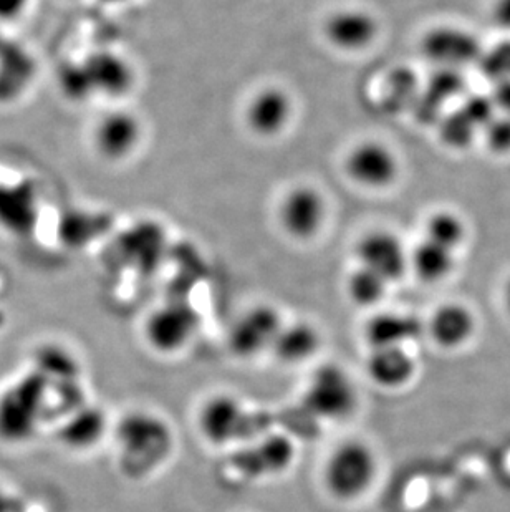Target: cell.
Listing matches in <instances>:
<instances>
[{"instance_id":"cell-18","label":"cell","mask_w":510,"mask_h":512,"mask_svg":"<svg viewBox=\"0 0 510 512\" xmlns=\"http://www.w3.org/2000/svg\"><path fill=\"white\" fill-rule=\"evenodd\" d=\"M295 450L292 441L284 435L267 436L259 445L242 453L237 464L242 473L260 478L264 474H279L294 461Z\"/></svg>"},{"instance_id":"cell-5","label":"cell","mask_w":510,"mask_h":512,"mask_svg":"<svg viewBox=\"0 0 510 512\" xmlns=\"http://www.w3.org/2000/svg\"><path fill=\"white\" fill-rule=\"evenodd\" d=\"M199 426L207 440L224 445L231 441L242 440L259 433V416L251 415L241 401L231 395H216L204 403Z\"/></svg>"},{"instance_id":"cell-24","label":"cell","mask_w":510,"mask_h":512,"mask_svg":"<svg viewBox=\"0 0 510 512\" xmlns=\"http://www.w3.org/2000/svg\"><path fill=\"white\" fill-rule=\"evenodd\" d=\"M105 426V415L102 411L85 406L63 426L62 438L73 448H88L100 441Z\"/></svg>"},{"instance_id":"cell-13","label":"cell","mask_w":510,"mask_h":512,"mask_svg":"<svg viewBox=\"0 0 510 512\" xmlns=\"http://www.w3.org/2000/svg\"><path fill=\"white\" fill-rule=\"evenodd\" d=\"M98 153L110 161L125 160L140 145L141 123L133 113L115 110L98 121L95 133Z\"/></svg>"},{"instance_id":"cell-16","label":"cell","mask_w":510,"mask_h":512,"mask_svg":"<svg viewBox=\"0 0 510 512\" xmlns=\"http://www.w3.org/2000/svg\"><path fill=\"white\" fill-rule=\"evenodd\" d=\"M37 221V191L30 181L0 184V228L25 236Z\"/></svg>"},{"instance_id":"cell-37","label":"cell","mask_w":510,"mask_h":512,"mask_svg":"<svg viewBox=\"0 0 510 512\" xmlns=\"http://www.w3.org/2000/svg\"><path fill=\"white\" fill-rule=\"evenodd\" d=\"M5 42H7V39H5L4 35H2V30H0V49L4 47Z\"/></svg>"},{"instance_id":"cell-31","label":"cell","mask_w":510,"mask_h":512,"mask_svg":"<svg viewBox=\"0 0 510 512\" xmlns=\"http://www.w3.org/2000/svg\"><path fill=\"white\" fill-rule=\"evenodd\" d=\"M32 0H0V24L20 19Z\"/></svg>"},{"instance_id":"cell-21","label":"cell","mask_w":510,"mask_h":512,"mask_svg":"<svg viewBox=\"0 0 510 512\" xmlns=\"http://www.w3.org/2000/svg\"><path fill=\"white\" fill-rule=\"evenodd\" d=\"M456 252L439 246L436 242L423 239L409 254V266L419 281L438 284L451 276L456 266Z\"/></svg>"},{"instance_id":"cell-27","label":"cell","mask_w":510,"mask_h":512,"mask_svg":"<svg viewBox=\"0 0 510 512\" xmlns=\"http://www.w3.org/2000/svg\"><path fill=\"white\" fill-rule=\"evenodd\" d=\"M477 65L494 85L510 80V40H502L491 49L482 50Z\"/></svg>"},{"instance_id":"cell-3","label":"cell","mask_w":510,"mask_h":512,"mask_svg":"<svg viewBox=\"0 0 510 512\" xmlns=\"http://www.w3.org/2000/svg\"><path fill=\"white\" fill-rule=\"evenodd\" d=\"M45 385L42 375L32 373L0 397V436L4 440L22 441L34 433L44 408Z\"/></svg>"},{"instance_id":"cell-25","label":"cell","mask_w":510,"mask_h":512,"mask_svg":"<svg viewBox=\"0 0 510 512\" xmlns=\"http://www.w3.org/2000/svg\"><path fill=\"white\" fill-rule=\"evenodd\" d=\"M467 237V226L459 214L453 211H438L431 214L424 228V239L436 242L439 246L458 251Z\"/></svg>"},{"instance_id":"cell-32","label":"cell","mask_w":510,"mask_h":512,"mask_svg":"<svg viewBox=\"0 0 510 512\" xmlns=\"http://www.w3.org/2000/svg\"><path fill=\"white\" fill-rule=\"evenodd\" d=\"M491 100L497 112L502 115H510V80L494 85Z\"/></svg>"},{"instance_id":"cell-2","label":"cell","mask_w":510,"mask_h":512,"mask_svg":"<svg viewBox=\"0 0 510 512\" xmlns=\"http://www.w3.org/2000/svg\"><path fill=\"white\" fill-rule=\"evenodd\" d=\"M375 478V453L361 441H347L338 446L325 466L328 491L343 501L360 498Z\"/></svg>"},{"instance_id":"cell-9","label":"cell","mask_w":510,"mask_h":512,"mask_svg":"<svg viewBox=\"0 0 510 512\" xmlns=\"http://www.w3.org/2000/svg\"><path fill=\"white\" fill-rule=\"evenodd\" d=\"M327 203L313 186H297L282 199L279 209L280 226L294 239H312L323 228Z\"/></svg>"},{"instance_id":"cell-26","label":"cell","mask_w":510,"mask_h":512,"mask_svg":"<svg viewBox=\"0 0 510 512\" xmlns=\"http://www.w3.org/2000/svg\"><path fill=\"white\" fill-rule=\"evenodd\" d=\"M388 285L390 284L383 277L360 266V269L353 272L348 281V292L358 305L370 307V305L378 304L385 297Z\"/></svg>"},{"instance_id":"cell-6","label":"cell","mask_w":510,"mask_h":512,"mask_svg":"<svg viewBox=\"0 0 510 512\" xmlns=\"http://www.w3.org/2000/svg\"><path fill=\"white\" fill-rule=\"evenodd\" d=\"M421 54L439 70H456L479 62L481 42L469 30L456 25H439L421 40Z\"/></svg>"},{"instance_id":"cell-8","label":"cell","mask_w":510,"mask_h":512,"mask_svg":"<svg viewBox=\"0 0 510 512\" xmlns=\"http://www.w3.org/2000/svg\"><path fill=\"white\" fill-rule=\"evenodd\" d=\"M199 327L196 310L186 302L159 307L146 322V339L159 352L173 353L188 345Z\"/></svg>"},{"instance_id":"cell-11","label":"cell","mask_w":510,"mask_h":512,"mask_svg":"<svg viewBox=\"0 0 510 512\" xmlns=\"http://www.w3.org/2000/svg\"><path fill=\"white\" fill-rule=\"evenodd\" d=\"M360 266L383 277L388 284L398 281L409 267V254L393 232L371 231L357 246Z\"/></svg>"},{"instance_id":"cell-34","label":"cell","mask_w":510,"mask_h":512,"mask_svg":"<svg viewBox=\"0 0 510 512\" xmlns=\"http://www.w3.org/2000/svg\"><path fill=\"white\" fill-rule=\"evenodd\" d=\"M15 501L0 488V512H14Z\"/></svg>"},{"instance_id":"cell-4","label":"cell","mask_w":510,"mask_h":512,"mask_svg":"<svg viewBox=\"0 0 510 512\" xmlns=\"http://www.w3.org/2000/svg\"><path fill=\"white\" fill-rule=\"evenodd\" d=\"M304 403L310 415L322 420H343L357 408V388L343 368L323 365L313 373Z\"/></svg>"},{"instance_id":"cell-14","label":"cell","mask_w":510,"mask_h":512,"mask_svg":"<svg viewBox=\"0 0 510 512\" xmlns=\"http://www.w3.org/2000/svg\"><path fill=\"white\" fill-rule=\"evenodd\" d=\"M378 29V22L370 12L342 9L328 17L323 32L333 47L345 52H360L375 42Z\"/></svg>"},{"instance_id":"cell-36","label":"cell","mask_w":510,"mask_h":512,"mask_svg":"<svg viewBox=\"0 0 510 512\" xmlns=\"http://www.w3.org/2000/svg\"><path fill=\"white\" fill-rule=\"evenodd\" d=\"M100 2H103V4L108 5H120L126 4V2H130V0H100Z\"/></svg>"},{"instance_id":"cell-28","label":"cell","mask_w":510,"mask_h":512,"mask_svg":"<svg viewBox=\"0 0 510 512\" xmlns=\"http://www.w3.org/2000/svg\"><path fill=\"white\" fill-rule=\"evenodd\" d=\"M58 87L72 102H83L93 97L82 62H68L58 70Z\"/></svg>"},{"instance_id":"cell-33","label":"cell","mask_w":510,"mask_h":512,"mask_svg":"<svg viewBox=\"0 0 510 512\" xmlns=\"http://www.w3.org/2000/svg\"><path fill=\"white\" fill-rule=\"evenodd\" d=\"M491 15L496 27L510 32V0H494Z\"/></svg>"},{"instance_id":"cell-17","label":"cell","mask_w":510,"mask_h":512,"mask_svg":"<svg viewBox=\"0 0 510 512\" xmlns=\"http://www.w3.org/2000/svg\"><path fill=\"white\" fill-rule=\"evenodd\" d=\"M476 327L471 309L458 302L441 305L429 320V334L436 345L446 350H458L471 342Z\"/></svg>"},{"instance_id":"cell-29","label":"cell","mask_w":510,"mask_h":512,"mask_svg":"<svg viewBox=\"0 0 510 512\" xmlns=\"http://www.w3.org/2000/svg\"><path fill=\"white\" fill-rule=\"evenodd\" d=\"M477 128L464 113L459 110L458 113L448 116L441 125V138L446 145L451 146L454 150H462L469 148L472 140L476 138Z\"/></svg>"},{"instance_id":"cell-15","label":"cell","mask_w":510,"mask_h":512,"mask_svg":"<svg viewBox=\"0 0 510 512\" xmlns=\"http://www.w3.org/2000/svg\"><path fill=\"white\" fill-rule=\"evenodd\" d=\"M294 113L289 93L270 87L254 95L246 110V121L252 133L274 138L287 128Z\"/></svg>"},{"instance_id":"cell-30","label":"cell","mask_w":510,"mask_h":512,"mask_svg":"<svg viewBox=\"0 0 510 512\" xmlns=\"http://www.w3.org/2000/svg\"><path fill=\"white\" fill-rule=\"evenodd\" d=\"M487 148L494 155H510V115H496L482 128Z\"/></svg>"},{"instance_id":"cell-23","label":"cell","mask_w":510,"mask_h":512,"mask_svg":"<svg viewBox=\"0 0 510 512\" xmlns=\"http://www.w3.org/2000/svg\"><path fill=\"white\" fill-rule=\"evenodd\" d=\"M320 337L312 325L297 322L284 325L275 339L272 350L279 360L285 363L305 362L317 352Z\"/></svg>"},{"instance_id":"cell-1","label":"cell","mask_w":510,"mask_h":512,"mask_svg":"<svg viewBox=\"0 0 510 512\" xmlns=\"http://www.w3.org/2000/svg\"><path fill=\"white\" fill-rule=\"evenodd\" d=\"M118 441L126 463L136 473H146L163 463L173 446L168 425L151 413H133L121 421Z\"/></svg>"},{"instance_id":"cell-20","label":"cell","mask_w":510,"mask_h":512,"mask_svg":"<svg viewBox=\"0 0 510 512\" xmlns=\"http://www.w3.org/2000/svg\"><path fill=\"white\" fill-rule=\"evenodd\" d=\"M423 332L421 322L411 315L386 312L378 314L366 325V339L373 348L405 347Z\"/></svg>"},{"instance_id":"cell-19","label":"cell","mask_w":510,"mask_h":512,"mask_svg":"<svg viewBox=\"0 0 510 512\" xmlns=\"http://www.w3.org/2000/svg\"><path fill=\"white\" fill-rule=\"evenodd\" d=\"M366 368L376 385L390 390L405 387L416 373L414 358L405 347L373 348Z\"/></svg>"},{"instance_id":"cell-22","label":"cell","mask_w":510,"mask_h":512,"mask_svg":"<svg viewBox=\"0 0 510 512\" xmlns=\"http://www.w3.org/2000/svg\"><path fill=\"white\" fill-rule=\"evenodd\" d=\"M34 67L29 52L7 40L0 49V100L17 97L30 82Z\"/></svg>"},{"instance_id":"cell-12","label":"cell","mask_w":510,"mask_h":512,"mask_svg":"<svg viewBox=\"0 0 510 512\" xmlns=\"http://www.w3.org/2000/svg\"><path fill=\"white\" fill-rule=\"evenodd\" d=\"M93 97H125L135 85V72L125 58L115 52H95L82 60Z\"/></svg>"},{"instance_id":"cell-10","label":"cell","mask_w":510,"mask_h":512,"mask_svg":"<svg viewBox=\"0 0 510 512\" xmlns=\"http://www.w3.org/2000/svg\"><path fill=\"white\" fill-rule=\"evenodd\" d=\"M284 327L277 310L259 305L241 315L229 332V347L239 357H254L272 348L280 329Z\"/></svg>"},{"instance_id":"cell-35","label":"cell","mask_w":510,"mask_h":512,"mask_svg":"<svg viewBox=\"0 0 510 512\" xmlns=\"http://www.w3.org/2000/svg\"><path fill=\"white\" fill-rule=\"evenodd\" d=\"M502 299H504V307H506L507 315L510 317V277L509 281L504 285V290H502Z\"/></svg>"},{"instance_id":"cell-7","label":"cell","mask_w":510,"mask_h":512,"mask_svg":"<svg viewBox=\"0 0 510 512\" xmlns=\"http://www.w3.org/2000/svg\"><path fill=\"white\" fill-rule=\"evenodd\" d=\"M345 170L363 188L385 189L400 176V161L390 146L368 140L348 153Z\"/></svg>"}]
</instances>
